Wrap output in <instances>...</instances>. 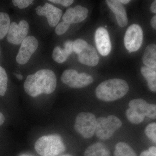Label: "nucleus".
<instances>
[{
  "mask_svg": "<svg viewBox=\"0 0 156 156\" xmlns=\"http://www.w3.org/2000/svg\"><path fill=\"white\" fill-rule=\"evenodd\" d=\"M56 85L57 79L55 73L51 70L43 69L27 76L23 87L28 95L35 97L42 94L53 93Z\"/></svg>",
  "mask_w": 156,
  "mask_h": 156,
  "instance_id": "f257e3e1",
  "label": "nucleus"
},
{
  "mask_svg": "<svg viewBox=\"0 0 156 156\" xmlns=\"http://www.w3.org/2000/svg\"><path fill=\"white\" fill-rule=\"evenodd\" d=\"M128 90L129 87L126 81L112 79L101 83L95 89V94L99 100L110 102L122 98Z\"/></svg>",
  "mask_w": 156,
  "mask_h": 156,
  "instance_id": "f03ea898",
  "label": "nucleus"
},
{
  "mask_svg": "<svg viewBox=\"0 0 156 156\" xmlns=\"http://www.w3.org/2000/svg\"><path fill=\"white\" fill-rule=\"evenodd\" d=\"M34 147L37 153L41 156H56L65 150L61 137L56 134L40 137L36 142Z\"/></svg>",
  "mask_w": 156,
  "mask_h": 156,
  "instance_id": "7ed1b4c3",
  "label": "nucleus"
},
{
  "mask_svg": "<svg viewBox=\"0 0 156 156\" xmlns=\"http://www.w3.org/2000/svg\"><path fill=\"white\" fill-rule=\"evenodd\" d=\"M122 126V121L114 115L100 117L97 119L95 133L99 139L106 140L110 138Z\"/></svg>",
  "mask_w": 156,
  "mask_h": 156,
  "instance_id": "20e7f679",
  "label": "nucleus"
},
{
  "mask_svg": "<svg viewBox=\"0 0 156 156\" xmlns=\"http://www.w3.org/2000/svg\"><path fill=\"white\" fill-rule=\"evenodd\" d=\"M97 119L95 115L92 113L83 112L76 117L74 129L83 136L89 138L95 134Z\"/></svg>",
  "mask_w": 156,
  "mask_h": 156,
  "instance_id": "39448f33",
  "label": "nucleus"
},
{
  "mask_svg": "<svg viewBox=\"0 0 156 156\" xmlns=\"http://www.w3.org/2000/svg\"><path fill=\"white\" fill-rule=\"evenodd\" d=\"M62 83L72 88L79 89L89 86L93 82L92 77L87 73H78L74 69H67L61 76Z\"/></svg>",
  "mask_w": 156,
  "mask_h": 156,
  "instance_id": "423d86ee",
  "label": "nucleus"
},
{
  "mask_svg": "<svg viewBox=\"0 0 156 156\" xmlns=\"http://www.w3.org/2000/svg\"><path fill=\"white\" fill-rule=\"evenodd\" d=\"M143 41V32L139 25L132 24L129 26L126 32L124 44L126 49L130 52L139 50Z\"/></svg>",
  "mask_w": 156,
  "mask_h": 156,
  "instance_id": "0eeeda50",
  "label": "nucleus"
},
{
  "mask_svg": "<svg viewBox=\"0 0 156 156\" xmlns=\"http://www.w3.org/2000/svg\"><path fill=\"white\" fill-rule=\"evenodd\" d=\"M39 46L37 40L33 36L27 37L21 43L19 51L16 56L18 64H25L36 52Z\"/></svg>",
  "mask_w": 156,
  "mask_h": 156,
  "instance_id": "6e6552de",
  "label": "nucleus"
},
{
  "mask_svg": "<svg viewBox=\"0 0 156 156\" xmlns=\"http://www.w3.org/2000/svg\"><path fill=\"white\" fill-rule=\"evenodd\" d=\"M29 29V26L26 20H20L18 24L15 22L11 23L7 35L8 41L12 44H20L26 37Z\"/></svg>",
  "mask_w": 156,
  "mask_h": 156,
  "instance_id": "1a4fd4ad",
  "label": "nucleus"
},
{
  "mask_svg": "<svg viewBox=\"0 0 156 156\" xmlns=\"http://www.w3.org/2000/svg\"><path fill=\"white\" fill-rule=\"evenodd\" d=\"M35 11L39 16L46 17L49 25L51 27H54L57 25L62 14L61 9L48 2L45 3L43 6H37Z\"/></svg>",
  "mask_w": 156,
  "mask_h": 156,
  "instance_id": "9d476101",
  "label": "nucleus"
},
{
  "mask_svg": "<svg viewBox=\"0 0 156 156\" xmlns=\"http://www.w3.org/2000/svg\"><path fill=\"white\" fill-rule=\"evenodd\" d=\"M95 44L101 55L107 56L110 53L112 44L108 32L102 27L98 28L95 36Z\"/></svg>",
  "mask_w": 156,
  "mask_h": 156,
  "instance_id": "9b49d317",
  "label": "nucleus"
},
{
  "mask_svg": "<svg viewBox=\"0 0 156 156\" xmlns=\"http://www.w3.org/2000/svg\"><path fill=\"white\" fill-rule=\"evenodd\" d=\"M88 13L89 11L87 8L77 5L74 8L67 9L62 16V20L70 25L78 23L85 20L88 17Z\"/></svg>",
  "mask_w": 156,
  "mask_h": 156,
  "instance_id": "f8f14e48",
  "label": "nucleus"
},
{
  "mask_svg": "<svg viewBox=\"0 0 156 156\" xmlns=\"http://www.w3.org/2000/svg\"><path fill=\"white\" fill-rule=\"evenodd\" d=\"M130 108L134 109L140 114L151 119H156V105L148 104L141 98L133 99L128 104Z\"/></svg>",
  "mask_w": 156,
  "mask_h": 156,
  "instance_id": "ddd939ff",
  "label": "nucleus"
},
{
  "mask_svg": "<svg viewBox=\"0 0 156 156\" xmlns=\"http://www.w3.org/2000/svg\"><path fill=\"white\" fill-rule=\"evenodd\" d=\"M78 60L82 64L95 66L99 62V56L95 48L89 44L78 54Z\"/></svg>",
  "mask_w": 156,
  "mask_h": 156,
  "instance_id": "4468645a",
  "label": "nucleus"
},
{
  "mask_svg": "<svg viewBox=\"0 0 156 156\" xmlns=\"http://www.w3.org/2000/svg\"><path fill=\"white\" fill-rule=\"evenodd\" d=\"M108 5L114 13L118 24L120 27H123L128 24V20L126 10L122 4L116 0H107Z\"/></svg>",
  "mask_w": 156,
  "mask_h": 156,
  "instance_id": "2eb2a0df",
  "label": "nucleus"
},
{
  "mask_svg": "<svg viewBox=\"0 0 156 156\" xmlns=\"http://www.w3.org/2000/svg\"><path fill=\"white\" fill-rule=\"evenodd\" d=\"M64 48L62 49L59 46L54 48L53 52V58L57 63H62L67 60L68 57L73 53V46L69 43H65Z\"/></svg>",
  "mask_w": 156,
  "mask_h": 156,
  "instance_id": "dca6fc26",
  "label": "nucleus"
},
{
  "mask_svg": "<svg viewBox=\"0 0 156 156\" xmlns=\"http://www.w3.org/2000/svg\"><path fill=\"white\" fill-rule=\"evenodd\" d=\"M84 156H110V152L105 144L97 143L87 148Z\"/></svg>",
  "mask_w": 156,
  "mask_h": 156,
  "instance_id": "f3484780",
  "label": "nucleus"
},
{
  "mask_svg": "<svg viewBox=\"0 0 156 156\" xmlns=\"http://www.w3.org/2000/svg\"><path fill=\"white\" fill-rule=\"evenodd\" d=\"M143 62L147 67L156 69V46L154 44L148 45L145 49L143 56Z\"/></svg>",
  "mask_w": 156,
  "mask_h": 156,
  "instance_id": "a211bd4d",
  "label": "nucleus"
},
{
  "mask_svg": "<svg viewBox=\"0 0 156 156\" xmlns=\"http://www.w3.org/2000/svg\"><path fill=\"white\" fill-rule=\"evenodd\" d=\"M141 74L147 81L148 86L151 91H156V72L155 69L143 66L140 69Z\"/></svg>",
  "mask_w": 156,
  "mask_h": 156,
  "instance_id": "6ab92c4d",
  "label": "nucleus"
},
{
  "mask_svg": "<svg viewBox=\"0 0 156 156\" xmlns=\"http://www.w3.org/2000/svg\"><path fill=\"white\" fill-rule=\"evenodd\" d=\"M115 156H137L134 150L125 142L118 143L115 146Z\"/></svg>",
  "mask_w": 156,
  "mask_h": 156,
  "instance_id": "aec40b11",
  "label": "nucleus"
},
{
  "mask_svg": "<svg viewBox=\"0 0 156 156\" xmlns=\"http://www.w3.org/2000/svg\"><path fill=\"white\" fill-rule=\"evenodd\" d=\"M10 24L9 14L5 12H0V40L4 38L8 33Z\"/></svg>",
  "mask_w": 156,
  "mask_h": 156,
  "instance_id": "412c9836",
  "label": "nucleus"
},
{
  "mask_svg": "<svg viewBox=\"0 0 156 156\" xmlns=\"http://www.w3.org/2000/svg\"><path fill=\"white\" fill-rule=\"evenodd\" d=\"M126 115L129 122L134 124H140L143 122L145 116L140 114L134 109L129 108L126 112Z\"/></svg>",
  "mask_w": 156,
  "mask_h": 156,
  "instance_id": "4be33fe9",
  "label": "nucleus"
},
{
  "mask_svg": "<svg viewBox=\"0 0 156 156\" xmlns=\"http://www.w3.org/2000/svg\"><path fill=\"white\" fill-rule=\"evenodd\" d=\"M8 78L5 69L0 66V96L5 94L8 86Z\"/></svg>",
  "mask_w": 156,
  "mask_h": 156,
  "instance_id": "5701e85b",
  "label": "nucleus"
},
{
  "mask_svg": "<svg viewBox=\"0 0 156 156\" xmlns=\"http://www.w3.org/2000/svg\"><path fill=\"white\" fill-rule=\"evenodd\" d=\"M146 135L155 143L156 142V123H151L149 124L145 128Z\"/></svg>",
  "mask_w": 156,
  "mask_h": 156,
  "instance_id": "b1692460",
  "label": "nucleus"
},
{
  "mask_svg": "<svg viewBox=\"0 0 156 156\" xmlns=\"http://www.w3.org/2000/svg\"><path fill=\"white\" fill-rule=\"evenodd\" d=\"M88 43L86 41L82 39H77L73 43V50L77 54L80 53L86 46L88 45Z\"/></svg>",
  "mask_w": 156,
  "mask_h": 156,
  "instance_id": "393cba45",
  "label": "nucleus"
},
{
  "mask_svg": "<svg viewBox=\"0 0 156 156\" xmlns=\"http://www.w3.org/2000/svg\"><path fill=\"white\" fill-rule=\"evenodd\" d=\"M69 26V24L66 23L64 21L59 23L58 25L56 26V30H55L56 33L58 35H61L63 34L67 31Z\"/></svg>",
  "mask_w": 156,
  "mask_h": 156,
  "instance_id": "a878e982",
  "label": "nucleus"
},
{
  "mask_svg": "<svg viewBox=\"0 0 156 156\" xmlns=\"http://www.w3.org/2000/svg\"><path fill=\"white\" fill-rule=\"evenodd\" d=\"M32 0H13L12 3L14 6L18 7L20 9H23L28 7L33 2Z\"/></svg>",
  "mask_w": 156,
  "mask_h": 156,
  "instance_id": "bb28decb",
  "label": "nucleus"
},
{
  "mask_svg": "<svg viewBox=\"0 0 156 156\" xmlns=\"http://www.w3.org/2000/svg\"><path fill=\"white\" fill-rule=\"evenodd\" d=\"M48 1L55 4H60L66 7L71 5L74 2L73 0H49Z\"/></svg>",
  "mask_w": 156,
  "mask_h": 156,
  "instance_id": "cd10ccee",
  "label": "nucleus"
},
{
  "mask_svg": "<svg viewBox=\"0 0 156 156\" xmlns=\"http://www.w3.org/2000/svg\"><path fill=\"white\" fill-rule=\"evenodd\" d=\"M140 156H156V155L151 153L149 151H144L140 154Z\"/></svg>",
  "mask_w": 156,
  "mask_h": 156,
  "instance_id": "c85d7f7f",
  "label": "nucleus"
},
{
  "mask_svg": "<svg viewBox=\"0 0 156 156\" xmlns=\"http://www.w3.org/2000/svg\"><path fill=\"white\" fill-rule=\"evenodd\" d=\"M151 24L153 28L156 29V16L154 15L151 19Z\"/></svg>",
  "mask_w": 156,
  "mask_h": 156,
  "instance_id": "c756f323",
  "label": "nucleus"
},
{
  "mask_svg": "<svg viewBox=\"0 0 156 156\" xmlns=\"http://www.w3.org/2000/svg\"><path fill=\"white\" fill-rule=\"evenodd\" d=\"M151 10L153 13H156V1H154L151 5Z\"/></svg>",
  "mask_w": 156,
  "mask_h": 156,
  "instance_id": "7c9ffc66",
  "label": "nucleus"
},
{
  "mask_svg": "<svg viewBox=\"0 0 156 156\" xmlns=\"http://www.w3.org/2000/svg\"><path fill=\"white\" fill-rule=\"evenodd\" d=\"M5 121V117L2 112H0V126L4 124Z\"/></svg>",
  "mask_w": 156,
  "mask_h": 156,
  "instance_id": "2f4dec72",
  "label": "nucleus"
},
{
  "mask_svg": "<svg viewBox=\"0 0 156 156\" xmlns=\"http://www.w3.org/2000/svg\"><path fill=\"white\" fill-rule=\"evenodd\" d=\"M148 151L150 152L151 153L156 155V148L155 147H151L149 148Z\"/></svg>",
  "mask_w": 156,
  "mask_h": 156,
  "instance_id": "473e14b6",
  "label": "nucleus"
},
{
  "mask_svg": "<svg viewBox=\"0 0 156 156\" xmlns=\"http://www.w3.org/2000/svg\"><path fill=\"white\" fill-rule=\"evenodd\" d=\"M119 2L122 4H127L130 2L129 0H120Z\"/></svg>",
  "mask_w": 156,
  "mask_h": 156,
  "instance_id": "72a5a7b5",
  "label": "nucleus"
},
{
  "mask_svg": "<svg viewBox=\"0 0 156 156\" xmlns=\"http://www.w3.org/2000/svg\"><path fill=\"white\" fill-rule=\"evenodd\" d=\"M15 76H16V77L17 78V79H19V80H21L23 79V76L20 74H15Z\"/></svg>",
  "mask_w": 156,
  "mask_h": 156,
  "instance_id": "f704fd0d",
  "label": "nucleus"
},
{
  "mask_svg": "<svg viewBox=\"0 0 156 156\" xmlns=\"http://www.w3.org/2000/svg\"><path fill=\"white\" fill-rule=\"evenodd\" d=\"M60 156H72L71 155H70L69 154H66V155H61Z\"/></svg>",
  "mask_w": 156,
  "mask_h": 156,
  "instance_id": "c9c22d12",
  "label": "nucleus"
},
{
  "mask_svg": "<svg viewBox=\"0 0 156 156\" xmlns=\"http://www.w3.org/2000/svg\"><path fill=\"white\" fill-rule=\"evenodd\" d=\"M21 156H27V155H22Z\"/></svg>",
  "mask_w": 156,
  "mask_h": 156,
  "instance_id": "e433bc0d",
  "label": "nucleus"
},
{
  "mask_svg": "<svg viewBox=\"0 0 156 156\" xmlns=\"http://www.w3.org/2000/svg\"><path fill=\"white\" fill-rule=\"evenodd\" d=\"M0 55H1V50H0Z\"/></svg>",
  "mask_w": 156,
  "mask_h": 156,
  "instance_id": "4c0bfd02",
  "label": "nucleus"
}]
</instances>
